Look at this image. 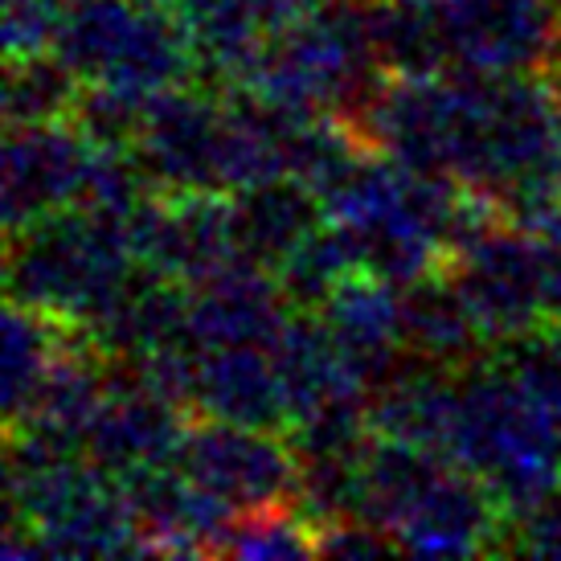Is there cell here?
Listing matches in <instances>:
<instances>
[{"mask_svg": "<svg viewBox=\"0 0 561 561\" xmlns=\"http://www.w3.org/2000/svg\"><path fill=\"white\" fill-rule=\"evenodd\" d=\"M541 247H546V304L549 320L561 324V214L541 230Z\"/></svg>", "mask_w": 561, "mask_h": 561, "instance_id": "obj_28", "label": "cell"}, {"mask_svg": "<svg viewBox=\"0 0 561 561\" xmlns=\"http://www.w3.org/2000/svg\"><path fill=\"white\" fill-rule=\"evenodd\" d=\"M266 348H271V360H275L291 422L299 414L316 410V405L341 398V393L365 390L357 377L348 374V365H344L341 348H336L320 312H291V320L283 324V332Z\"/></svg>", "mask_w": 561, "mask_h": 561, "instance_id": "obj_17", "label": "cell"}, {"mask_svg": "<svg viewBox=\"0 0 561 561\" xmlns=\"http://www.w3.org/2000/svg\"><path fill=\"white\" fill-rule=\"evenodd\" d=\"M234 218L242 259L263 266H275L299 238H308L320 221H328L324 205L296 176H275V181L234 193Z\"/></svg>", "mask_w": 561, "mask_h": 561, "instance_id": "obj_19", "label": "cell"}, {"mask_svg": "<svg viewBox=\"0 0 561 561\" xmlns=\"http://www.w3.org/2000/svg\"><path fill=\"white\" fill-rule=\"evenodd\" d=\"M369 37L386 75H438L451 70V46L438 0H365Z\"/></svg>", "mask_w": 561, "mask_h": 561, "instance_id": "obj_21", "label": "cell"}, {"mask_svg": "<svg viewBox=\"0 0 561 561\" xmlns=\"http://www.w3.org/2000/svg\"><path fill=\"white\" fill-rule=\"evenodd\" d=\"M62 16L66 0H4V58H30L54 49Z\"/></svg>", "mask_w": 561, "mask_h": 561, "instance_id": "obj_25", "label": "cell"}, {"mask_svg": "<svg viewBox=\"0 0 561 561\" xmlns=\"http://www.w3.org/2000/svg\"><path fill=\"white\" fill-rule=\"evenodd\" d=\"M549 79H553V82H558V87H561V66H558V70H553V75H549Z\"/></svg>", "mask_w": 561, "mask_h": 561, "instance_id": "obj_32", "label": "cell"}, {"mask_svg": "<svg viewBox=\"0 0 561 561\" xmlns=\"http://www.w3.org/2000/svg\"><path fill=\"white\" fill-rule=\"evenodd\" d=\"M492 348L553 328L546 304V247L513 221H492L443 263Z\"/></svg>", "mask_w": 561, "mask_h": 561, "instance_id": "obj_3", "label": "cell"}, {"mask_svg": "<svg viewBox=\"0 0 561 561\" xmlns=\"http://www.w3.org/2000/svg\"><path fill=\"white\" fill-rule=\"evenodd\" d=\"M66 4H70V0H66Z\"/></svg>", "mask_w": 561, "mask_h": 561, "instance_id": "obj_33", "label": "cell"}, {"mask_svg": "<svg viewBox=\"0 0 561 561\" xmlns=\"http://www.w3.org/2000/svg\"><path fill=\"white\" fill-rule=\"evenodd\" d=\"M320 549V529H316L308 513L296 500L287 504H266V508H250L234 513L230 525L221 533L218 553L250 561H271V558H316Z\"/></svg>", "mask_w": 561, "mask_h": 561, "instance_id": "obj_24", "label": "cell"}, {"mask_svg": "<svg viewBox=\"0 0 561 561\" xmlns=\"http://www.w3.org/2000/svg\"><path fill=\"white\" fill-rule=\"evenodd\" d=\"M504 537L508 520L480 476L447 463L438 480L422 492L414 513L402 520L398 546L426 558H476V553H504Z\"/></svg>", "mask_w": 561, "mask_h": 561, "instance_id": "obj_11", "label": "cell"}, {"mask_svg": "<svg viewBox=\"0 0 561 561\" xmlns=\"http://www.w3.org/2000/svg\"><path fill=\"white\" fill-rule=\"evenodd\" d=\"M332 341L341 348L348 374L365 390L398 369L410 353L402 336V287L377 279L369 271H353L320 308Z\"/></svg>", "mask_w": 561, "mask_h": 561, "instance_id": "obj_13", "label": "cell"}, {"mask_svg": "<svg viewBox=\"0 0 561 561\" xmlns=\"http://www.w3.org/2000/svg\"><path fill=\"white\" fill-rule=\"evenodd\" d=\"M197 414L287 431L291 414H287V398H283L271 348L263 344L209 348L202 357V377H197Z\"/></svg>", "mask_w": 561, "mask_h": 561, "instance_id": "obj_15", "label": "cell"}, {"mask_svg": "<svg viewBox=\"0 0 561 561\" xmlns=\"http://www.w3.org/2000/svg\"><path fill=\"white\" fill-rule=\"evenodd\" d=\"M553 341H558V348H561V324H553Z\"/></svg>", "mask_w": 561, "mask_h": 561, "instance_id": "obj_31", "label": "cell"}, {"mask_svg": "<svg viewBox=\"0 0 561 561\" xmlns=\"http://www.w3.org/2000/svg\"><path fill=\"white\" fill-rule=\"evenodd\" d=\"M136 263L185 287L214 279L242 259L234 193H152L127 214Z\"/></svg>", "mask_w": 561, "mask_h": 561, "instance_id": "obj_5", "label": "cell"}, {"mask_svg": "<svg viewBox=\"0 0 561 561\" xmlns=\"http://www.w3.org/2000/svg\"><path fill=\"white\" fill-rule=\"evenodd\" d=\"M451 66L480 75H553L561 66L558 0H438Z\"/></svg>", "mask_w": 561, "mask_h": 561, "instance_id": "obj_6", "label": "cell"}, {"mask_svg": "<svg viewBox=\"0 0 561 561\" xmlns=\"http://www.w3.org/2000/svg\"><path fill=\"white\" fill-rule=\"evenodd\" d=\"M79 324H66L58 316L37 312V308H21L9 304L4 312V426H16L37 402V393L46 386L49 369L58 365L70 341L79 336Z\"/></svg>", "mask_w": 561, "mask_h": 561, "instance_id": "obj_20", "label": "cell"}, {"mask_svg": "<svg viewBox=\"0 0 561 561\" xmlns=\"http://www.w3.org/2000/svg\"><path fill=\"white\" fill-rule=\"evenodd\" d=\"M193 483H202L230 513H250L266 504L296 500L299 451L287 431L242 426L197 414L188 422L181 451L172 459Z\"/></svg>", "mask_w": 561, "mask_h": 561, "instance_id": "obj_4", "label": "cell"}, {"mask_svg": "<svg viewBox=\"0 0 561 561\" xmlns=\"http://www.w3.org/2000/svg\"><path fill=\"white\" fill-rule=\"evenodd\" d=\"M127 508L136 516L148 558H205L218 553L230 508L193 483L176 463L124 476Z\"/></svg>", "mask_w": 561, "mask_h": 561, "instance_id": "obj_10", "label": "cell"}, {"mask_svg": "<svg viewBox=\"0 0 561 561\" xmlns=\"http://www.w3.org/2000/svg\"><path fill=\"white\" fill-rule=\"evenodd\" d=\"M221 144H226V94L209 82H185L160 91L148 103L136 136V157L157 193H226L221 188Z\"/></svg>", "mask_w": 561, "mask_h": 561, "instance_id": "obj_7", "label": "cell"}, {"mask_svg": "<svg viewBox=\"0 0 561 561\" xmlns=\"http://www.w3.org/2000/svg\"><path fill=\"white\" fill-rule=\"evenodd\" d=\"M393 549H402L393 533H386L374 520L348 516V520H336V525L320 529L316 558H381V553H393Z\"/></svg>", "mask_w": 561, "mask_h": 561, "instance_id": "obj_26", "label": "cell"}, {"mask_svg": "<svg viewBox=\"0 0 561 561\" xmlns=\"http://www.w3.org/2000/svg\"><path fill=\"white\" fill-rule=\"evenodd\" d=\"M402 336L410 353L447 369H468L492 348L468 299L459 296L443 266L402 287Z\"/></svg>", "mask_w": 561, "mask_h": 561, "instance_id": "obj_16", "label": "cell"}, {"mask_svg": "<svg viewBox=\"0 0 561 561\" xmlns=\"http://www.w3.org/2000/svg\"><path fill=\"white\" fill-rule=\"evenodd\" d=\"M82 94V79L70 66L46 49L30 58H9L4 66V124H58L75 115Z\"/></svg>", "mask_w": 561, "mask_h": 561, "instance_id": "obj_22", "label": "cell"}, {"mask_svg": "<svg viewBox=\"0 0 561 561\" xmlns=\"http://www.w3.org/2000/svg\"><path fill=\"white\" fill-rule=\"evenodd\" d=\"M193 414L181 405L164 402L160 393L140 386L136 377H127L115 360H111V390L94 414L82 455L94 468H103L107 476L124 480L144 468H160L172 463L181 451Z\"/></svg>", "mask_w": 561, "mask_h": 561, "instance_id": "obj_9", "label": "cell"}, {"mask_svg": "<svg viewBox=\"0 0 561 561\" xmlns=\"http://www.w3.org/2000/svg\"><path fill=\"white\" fill-rule=\"evenodd\" d=\"M271 271H275L283 296L296 312H320L328 296L357 271V263H353V250L344 242L341 226L320 221L312 234L299 238Z\"/></svg>", "mask_w": 561, "mask_h": 561, "instance_id": "obj_23", "label": "cell"}, {"mask_svg": "<svg viewBox=\"0 0 561 561\" xmlns=\"http://www.w3.org/2000/svg\"><path fill=\"white\" fill-rule=\"evenodd\" d=\"M94 144L70 119L9 127L4 136V234L82 205Z\"/></svg>", "mask_w": 561, "mask_h": 561, "instance_id": "obj_8", "label": "cell"}, {"mask_svg": "<svg viewBox=\"0 0 561 561\" xmlns=\"http://www.w3.org/2000/svg\"><path fill=\"white\" fill-rule=\"evenodd\" d=\"M504 553H529V558H561V488L553 496L508 525Z\"/></svg>", "mask_w": 561, "mask_h": 561, "instance_id": "obj_27", "label": "cell"}, {"mask_svg": "<svg viewBox=\"0 0 561 561\" xmlns=\"http://www.w3.org/2000/svg\"><path fill=\"white\" fill-rule=\"evenodd\" d=\"M250 13L259 16V25L266 30V37L271 33L287 30V25H296L299 16H308L320 4V0H247Z\"/></svg>", "mask_w": 561, "mask_h": 561, "instance_id": "obj_29", "label": "cell"}, {"mask_svg": "<svg viewBox=\"0 0 561 561\" xmlns=\"http://www.w3.org/2000/svg\"><path fill=\"white\" fill-rule=\"evenodd\" d=\"M140 4H176V0H140Z\"/></svg>", "mask_w": 561, "mask_h": 561, "instance_id": "obj_30", "label": "cell"}, {"mask_svg": "<svg viewBox=\"0 0 561 561\" xmlns=\"http://www.w3.org/2000/svg\"><path fill=\"white\" fill-rule=\"evenodd\" d=\"M136 266L127 218L70 205L9 234L4 291L9 304L91 328L119 299Z\"/></svg>", "mask_w": 561, "mask_h": 561, "instance_id": "obj_1", "label": "cell"}, {"mask_svg": "<svg viewBox=\"0 0 561 561\" xmlns=\"http://www.w3.org/2000/svg\"><path fill=\"white\" fill-rule=\"evenodd\" d=\"M455 398H459V369L405 353L386 381L369 390V422L374 435L419 443L447 455L455 426Z\"/></svg>", "mask_w": 561, "mask_h": 561, "instance_id": "obj_14", "label": "cell"}, {"mask_svg": "<svg viewBox=\"0 0 561 561\" xmlns=\"http://www.w3.org/2000/svg\"><path fill=\"white\" fill-rule=\"evenodd\" d=\"M9 520L30 525L49 558H148L124 483L87 455L37 476H4Z\"/></svg>", "mask_w": 561, "mask_h": 561, "instance_id": "obj_2", "label": "cell"}, {"mask_svg": "<svg viewBox=\"0 0 561 561\" xmlns=\"http://www.w3.org/2000/svg\"><path fill=\"white\" fill-rule=\"evenodd\" d=\"M172 9L193 42L202 82L218 91L247 87L250 70L266 46V30L250 13L247 0H176Z\"/></svg>", "mask_w": 561, "mask_h": 561, "instance_id": "obj_18", "label": "cell"}, {"mask_svg": "<svg viewBox=\"0 0 561 561\" xmlns=\"http://www.w3.org/2000/svg\"><path fill=\"white\" fill-rule=\"evenodd\" d=\"M291 304L283 296L275 271L238 259L214 279L188 287V341L202 353L230 344H271L291 320Z\"/></svg>", "mask_w": 561, "mask_h": 561, "instance_id": "obj_12", "label": "cell"}]
</instances>
